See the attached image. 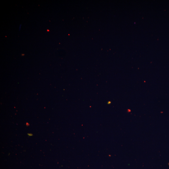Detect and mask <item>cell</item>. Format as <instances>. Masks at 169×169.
Here are the masks:
<instances>
[{"mask_svg": "<svg viewBox=\"0 0 169 169\" xmlns=\"http://www.w3.org/2000/svg\"><path fill=\"white\" fill-rule=\"evenodd\" d=\"M28 134L29 136H31L33 135L31 133H28Z\"/></svg>", "mask_w": 169, "mask_h": 169, "instance_id": "6da1fadb", "label": "cell"}]
</instances>
